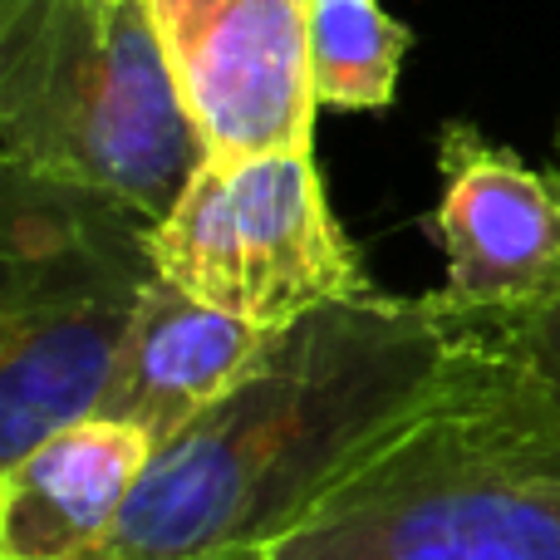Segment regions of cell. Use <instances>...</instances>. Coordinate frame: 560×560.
Masks as SVG:
<instances>
[{"label": "cell", "instance_id": "6da1fadb", "mask_svg": "<svg viewBox=\"0 0 560 560\" xmlns=\"http://www.w3.org/2000/svg\"><path fill=\"white\" fill-rule=\"evenodd\" d=\"M492 325L443 295H359L276 329L261 364L158 447L94 560H217L295 532Z\"/></svg>", "mask_w": 560, "mask_h": 560}, {"label": "cell", "instance_id": "7a4b0ae2", "mask_svg": "<svg viewBox=\"0 0 560 560\" xmlns=\"http://www.w3.org/2000/svg\"><path fill=\"white\" fill-rule=\"evenodd\" d=\"M266 560H560V394L492 329Z\"/></svg>", "mask_w": 560, "mask_h": 560}, {"label": "cell", "instance_id": "3957f363", "mask_svg": "<svg viewBox=\"0 0 560 560\" xmlns=\"http://www.w3.org/2000/svg\"><path fill=\"white\" fill-rule=\"evenodd\" d=\"M202 163L138 0H0V167L167 217Z\"/></svg>", "mask_w": 560, "mask_h": 560}, {"label": "cell", "instance_id": "277c9868", "mask_svg": "<svg viewBox=\"0 0 560 560\" xmlns=\"http://www.w3.org/2000/svg\"><path fill=\"white\" fill-rule=\"evenodd\" d=\"M148 236L114 197L0 167V467L98 413L158 280Z\"/></svg>", "mask_w": 560, "mask_h": 560}, {"label": "cell", "instance_id": "5b68a950", "mask_svg": "<svg viewBox=\"0 0 560 560\" xmlns=\"http://www.w3.org/2000/svg\"><path fill=\"white\" fill-rule=\"evenodd\" d=\"M148 246L163 280L256 329H285L319 305L374 295L354 242L329 212L315 148L242 163L202 158Z\"/></svg>", "mask_w": 560, "mask_h": 560}, {"label": "cell", "instance_id": "8992f818", "mask_svg": "<svg viewBox=\"0 0 560 560\" xmlns=\"http://www.w3.org/2000/svg\"><path fill=\"white\" fill-rule=\"evenodd\" d=\"M202 158L242 163L315 148V0H138Z\"/></svg>", "mask_w": 560, "mask_h": 560}, {"label": "cell", "instance_id": "52a82bcc", "mask_svg": "<svg viewBox=\"0 0 560 560\" xmlns=\"http://www.w3.org/2000/svg\"><path fill=\"white\" fill-rule=\"evenodd\" d=\"M438 295L477 325H516L560 305V173H541L472 124L438 133Z\"/></svg>", "mask_w": 560, "mask_h": 560}, {"label": "cell", "instance_id": "ba28073f", "mask_svg": "<svg viewBox=\"0 0 560 560\" xmlns=\"http://www.w3.org/2000/svg\"><path fill=\"white\" fill-rule=\"evenodd\" d=\"M153 453V438L104 413L39 438L0 467V560H94Z\"/></svg>", "mask_w": 560, "mask_h": 560}, {"label": "cell", "instance_id": "9c48e42d", "mask_svg": "<svg viewBox=\"0 0 560 560\" xmlns=\"http://www.w3.org/2000/svg\"><path fill=\"white\" fill-rule=\"evenodd\" d=\"M271 339L276 329L222 315L158 276L128 325L98 413L133 423L153 447H167L261 364Z\"/></svg>", "mask_w": 560, "mask_h": 560}, {"label": "cell", "instance_id": "30bf717a", "mask_svg": "<svg viewBox=\"0 0 560 560\" xmlns=\"http://www.w3.org/2000/svg\"><path fill=\"white\" fill-rule=\"evenodd\" d=\"M404 55L408 25L378 0L310 5V84L319 108H388L398 98Z\"/></svg>", "mask_w": 560, "mask_h": 560}, {"label": "cell", "instance_id": "8fae6325", "mask_svg": "<svg viewBox=\"0 0 560 560\" xmlns=\"http://www.w3.org/2000/svg\"><path fill=\"white\" fill-rule=\"evenodd\" d=\"M497 335H502V345L512 349V354H522L560 394V305L541 310V315H532V319H516V325H502Z\"/></svg>", "mask_w": 560, "mask_h": 560}, {"label": "cell", "instance_id": "7c38bea8", "mask_svg": "<svg viewBox=\"0 0 560 560\" xmlns=\"http://www.w3.org/2000/svg\"><path fill=\"white\" fill-rule=\"evenodd\" d=\"M217 560H266V551H236V556H217Z\"/></svg>", "mask_w": 560, "mask_h": 560}, {"label": "cell", "instance_id": "4fadbf2b", "mask_svg": "<svg viewBox=\"0 0 560 560\" xmlns=\"http://www.w3.org/2000/svg\"><path fill=\"white\" fill-rule=\"evenodd\" d=\"M556 153H560V124H556Z\"/></svg>", "mask_w": 560, "mask_h": 560}]
</instances>
